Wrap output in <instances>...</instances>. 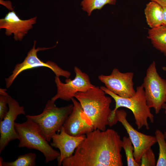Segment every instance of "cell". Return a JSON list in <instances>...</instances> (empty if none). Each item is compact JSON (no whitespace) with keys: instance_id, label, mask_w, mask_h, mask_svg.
<instances>
[{"instance_id":"obj_16","label":"cell","mask_w":166,"mask_h":166,"mask_svg":"<svg viewBox=\"0 0 166 166\" xmlns=\"http://www.w3.org/2000/svg\"><path fill=\"white\" fill-rule=\"evenodd\" d=\"M147 37L153 46L166 56V26L161 25L150 28Z\"/></svg>"},{"instance_id":"obj_13","label":"cell","mask_w":166,"mask_h":166,"mask_svg":"<svg viewBox=\"0 0 166 166\" xmlns=\"http://www.w3.org/2000/svg\"><path fill=\"white\" fill-rule=\"evenodd\" d=\"M37 16L27 20L20 19L14 11H9L0 19V29H5L6 36L14 34L15 41H21L36 23Z\"/></svg>"},{"instance_id":"obj_10","label":"cell","mask_w":166,"mask_h":166,"mask_svg":"<svg viewBox=\"0 0 166 166\" xmlns=\"http://www.w3.org/2000/svg\"><path fill=\"white\" fill-rule=\"evenodd\" d=\"M132 72L122 73L114 68L110 74L101 75L98 77L99 80L105 85L109 90L124 98H129L135 94Z\"/></svg>"},{"instance_id":"obj_17","label":"cell","mask_w":166,"mask_h":166,"mask_svg":"<svg viewBox=\"0 0 166 166\" xmlns=\"http://www.w3.org/2000/svg\"><path fill=\"white\" fill-rule=\"evenodd\" d=\"M116 0H82L81 5L83 10L89 16H90L94 10H101L107 4L115 5Z\"/></svg>"},{"instance_id":"obj_5","label":"cell","mask_w":166,"mask_h":166,"mask_svg":"<svg viewBox=\"0 0 166 166\" xmlns=\"http://www.w3.org/2000/svg\"><path fill=\"white\" fill-rule=\"evenodd\" d=\"M15 127L19 141L18 147L34 149L42 152L46 163L57 159L60 152L54 150L42 134L36 125L30 121L22 123L15 122Z\"/></svg>"},{"instance_id":"obj_1","label":"cell","mask_w":166,"mask_h":166,"mask_svg":"<svg viewBox=\"0 0 166 166\" xmlns=\"http://www.w3.org/2000/svg\"><path fill=\"white\" fill-rule=\"evenodd\" d=\"M122 140L115 130L95 129L85 135L73 155L63 166H122Z\"/></svg>"},{"instance_id":"obj_22","label":"cell","mask_w":166,"mask_h":166,"mask_svg":"<svg viewBox=\"0 0 166 166\" xmlns=\"http://www.w3.org/2000/svg\"><path fill=\"white\" fill-rule=\"evenodd\" d=\"M156 162L155 155L151 148L146 151L141 159V166H155Z\"/></svg>"},{"instance_id":"obj_24","label":"cell","mask_w":166,"mask_h":166,"mask_svg":"<svg viewBox=\"0 0 166 166\" xmlns=\"http://www.w3.org/2000/svg\"><path fill=\"white\" fill-rule=\"evenodd\" d=\"M163 21L162 25L166 26V7H163Z\"/></svg>"},{"instance_id":"obj_19","label":"cell","mask_w":166,"mask_h":166,"mask_svg":"<svg viewBox=\"0 0 166 166\" xmlns=\"http://www.w3.org/2000/svg\"><path fill=\"white\" fill-rule=\"evenodd\" d=\"M159 147V154L156 166H166V140L164 134L159 129L155 132Z\"/></svg>"},{"instance_id":"obj_3","label":"cell","mask_w":166,"mask_h":166,"mask_svg":"<svg viewBox=\"0 0 166 166\" xmlns=\"http://www.w3.org/2000/svg\"><path fill=\"white\" fill-rule=\"evenodd\" d=\"M100 88L105 93L110 96L114 100L115 106L112 111V118L115 122H118L116 111L120 107H123L130 109L132 112L135 123L138 129L145 127L149 128L148 119L151 123L154 121L153 115L151 112L150 108L148 105L144 88L142 85L137 87L133 96L129 98L121 97L108 90L105 87Z\"/></svg>"},{"instance_id":"obj_8","label":"cell","mask_w":166,"mask_h":166,"mask_svg":"<svg viewBox=\"0 0 166 166\" xmlns=\"http://www.w3.org/2000/svg\"><path fill=\"white\" fill-rule=\"evenodd\" d=\"M74 71L75 73L74 79L66 78L65 83L61 81L59 77L55 76L54 81L57 87V93L51 100L55 102L60 99L69 101L74 97L77 93L85 92L95 86L91 83L87 74L76 66L74 67Z\"/></svg>"},{"instance_id":"obj_18","label":"cell","mask_w":166,"mask_h":166,"mask_svg":"<svg viewBox=\"0 0 166 166\" xmlns=\"http://www.w3.org/2000/svg\"><path fill=\"white\" fill-rule=\"evenodd\" d=\"M36 154L30 152L19 156L17 159L11 162L3 161L0 164L1 166H34L36 165Z\"/></svg>"},{"instance_id":"obj_11","label":"cell","mask_w":166,"mask_h":166,"mask_svg":"<svg viewBox=\"0 0 166 166\" xmlns=\"http://www.w3.org/2000/svg\"><path fill=\"white\" fill-rule=\"evenodd\" d=\"M8 111L3 120L0 121V153L11 141L18 139L15 127V121L17 117L25 114L24 106L11 96L8 97Z\"/></svg>"},{"instance_id":"obj_23","label":"cell","mask_w":166,"mask_h":166,"mask_svg":"<svg viewBox=\"0 0 166 166\" xmlns=\"http://www.w3.org/2000/svg\"><path fill=\"white\" fill-rule=\"evenodd\" d=\"M150 1L155 2L162 7H166V0H149Z\"/></svg>"},{"instance_id":"obj_4","label":"cell","mask_w":166,"mask_h":166,"mask_svg":"<svg viewBox=\"0 0 166 166\" xmlns=\"http://www.w3.org/2000/svg\"><path fill=\"white\" fill-rule=\"evenodd\" d=\"M55 102L49 100L43 112L36 115H27L28 119L34 123L48 141L52 136L59 132L73 108V104L58 107Z\"/></svg>"},{"instance_id":"obj_9","label":"cell","mask_w":166,"mask_h":166,"mask_svg":"<svg viewBox=\"0 0 166 166\" xmlns=\"http://www.w3.org/2000/svg\"><path fill=\"white\" fill-rule=\"evenodd\" d=\"M116 115L118 121L120 122L126 129L133 145L134 156L135 161L140 164L144 153L157 143L155 136L147 135L135 129L126 119L127 113L123 109H117Z\"/></svg>"},{"instance_id":"obj_12","label":"cell","mask_w":166,"mask_h":166,"mask_svg":"<svg viewBox=\"0 0 166 166\" xmlns=\"http://www.w3.org/2000/svg\"><path fill=\"white\" fill-rule=\"evenodd\" d=\"M71 101L73 108L63 127L65 132L71 135L78 136L86 135L94 130L92 124L77 100L73 97Z\"/></svg>"},{"instance_id":"obj_25","label":"cell","mask_w":166,"mask_h":166,"mask_svg":"<svg viewBox=\"0 0 166 166\" xmlns=\"http://www.w3.org/2000/svg\"><path fill=\"white\" fill-rule=\"evenodd\" d=\"M164 109H165V113L166 114V107ZM164 134L166 140V132H165Z\"/></svg>"},{"instance_id":"obj_21","label":"cell","mask_w":166,"mask_h":166,"mask_svg":"<svg viewBox=\"0 0 166 166\" xmlns=\"http://www.w3.org/2000/svg\"><path fill=\"white\" fill-rule=\"evenodd\" d=\"M6 91L5 89H0V121L3 120L8 110L7 105L9 95Z\"/></svg>"},{"instance_id":"obj_15","label":"cell","mask_w":166,"mask_h":166,"mask_svg":"<svg viewBox=\"0 0 166 166\" xmlns=\"http://www.w3.org/2000/svg\"><path fill=\"white\" fill-rule=\"evenodd\" d=\"M144 12L147 23L151 28L162 25L163 7L159 4L150 1L146 4Z\"/></svg>"},{"instance_id":"obj_2","label":"cell","mask_w":166,"mask_h":166,"mask_svg":"<svg viewBox=\"0 0 166 166\" xmlns=\"http://www.w3.org/2000/svg\"><path fill=\"white\" fill-rule=\"evenodd\" d=\"M106 94L100 87L95 86L85 92L77 93L74 97L80 104L94 130L105 131L107 126L114 125L110 107L112 100Z\"/></svg>"},{"instance_id":"obj_6","label":"cell","mask_w":166,"mask_h":166,"mask_svg":"<svg viewBox=\"0 0 166 166\" xmlns=\"http://www.w3.org/2000/svg\"><path fill=\"white\" fill-rule=\"evenodd\" d=\"M142 85L148 105L158 114L166 107V80L158 73L155 61L148 68Z\"/></svg>"},{"instance_id":"obj_20","label":"cell","mask_w":166,"mask_h":166,"mask_svg":"<svg viewBox=\"0 0 166 166\" xmlns=\"http://www.w3.org/2000/svg\"><path fill=\"white\" fill-rule=\"evenodd\" d=\"M122 140V148L125 152L127 166H140V164L135 160L133 155L134 147L129 137L124 136Z\"/></svg>"},{"instance_id":"obj_14","label":"cell","mask_w":166,"mask_h":166,"mask_svg":"<svg viewBox=\"0 0 166 166\" xmlns=\"http://www.w3.org/2000/svg\"><path fill=\"white\" fill-rule=\"evenodd\" d=\"M85 135L78 136L71 135L65 131L62 127L59 132L55 133L52 138L50 145L57 148L60 151V156L57 159L58 165L61 166L65 159L72 156L76 149L82 142Z\"/></svg>"},{"instance_id":"obj_7","label":"cell","mask_w":166,"mask_h":166,"mask_svg":"<svg viewBox=\"0 0 166 166\" xmlns=\"http://www.w3.org/2000/svg\"><path fill=\"white\" fill-rule=\"evenodd\" d=\"M36 41H34L32 48L28 52L23 61L17 64L12 74L8 77L5 79L7 88L10 87L14 80L23 71L39 67H44L50 69L54 72L56 76H63L66 78H69L71 73L69 71L63 69L53 61H47L44 62L38 57L37 53L38 51L53 48L56 46V45L51 48L38 47L36 48Z\"/></svg>"}]
</instances>
